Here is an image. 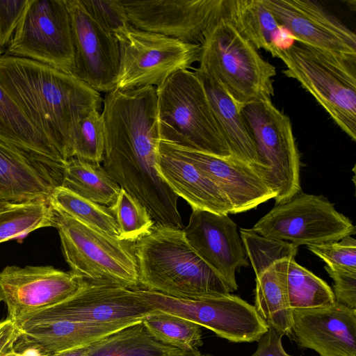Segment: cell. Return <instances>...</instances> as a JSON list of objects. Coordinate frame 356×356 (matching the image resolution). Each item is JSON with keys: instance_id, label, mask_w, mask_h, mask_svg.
Instances as JSON below:
<instances>
[{"instance_id": "7a4b0ae2", "label": "cell", "mask_w": 356, "mask_h": 356, "mask_svg": "<svg viewBox=\"0 0 356 356\" xmlns=\"http://www.w3.org/2000/svg\"><path fill=\"white\" fill-rule=\"evenodd\" d=\"M0 83L66 162L79 120L100 111V92L74 75L25 58L0 56Z\"/></svg>"}, {"instance_id": "ffe728a7", "label": "cell", "mask_w": 356, "mask_h": 356, "mask_svg": "<svg viewBox=\"0 0 356 356\" xmlns=\"http://www.w3.org/2000/svg\"><path fill=\"white\" fill-rule=\"evenodd\" d=\"M64 166L0 140V198L17 203L49 200L62 184Z\"/></svg>"}, {"instance_id": "277c9868", "label": "cell", "mask_w": 356, "mask_h": 356, "mask_svg": "<svg viewBox=\"0 0 356 356\" xmlns=\"http://www.w3.org/2000/svg\"><path fill=\"white\" fill-rule=\"evenodd\" d=\"M199 71L223 87L239 108L274 96V65L225 17L213 24L200 44Z\"/></svg>"}, {"instance_id": "7dc6e473", "label": "cell", "mask_w": 356, "mask_h": 356, "mask_svg": "<svg viewBox=\"0 0 356 356\" xmlns=\"http://www.w3.org/2000/svg\"><path fill=\"white\" fill-rule=\"evenodd\" d=\"M7 356H18L17 352L15 350L13 352H11L10 354H8Z\"/></svg>"}, {"instance_id": "b9f144b4", "label": "cell", "mask_w": 356, "mask_h": 356, "mask_svg": "<svg viewBox=\"0 0 356 356\" xmlns=\"http://www.w3.org/2000/svg\"><path fill=\"white\" fill-rule=\"evenodd\" d=\"M19 337L15 322L8 318L0 321V356H7L15 350Z\"/></svg>"}, {"instance_id": "9a60e30c", "label": "cell", "mask_w": 356, "mask_h": 356, "mask_svg": "<svg viewBox=\"0 0 356 356\" xmlns=\"http://www.w3.org/2000/svg\"><path fill=\"white\" fill-rule=\"evenodd\" d=\"M84 280L51 266H7L0 272V302L7 318L22 316L59 303L76 293Z\"/></svg>"}, {"instance_id": "ac0fdd59", "label": "cell", "mask_w": 356, "mask_h": 356, "mask_svg": "<svg viewBox=\"0 0 356 356\" xmlns=\"http://www.w3.org/2000/svg\"><path fill=\"white\" fill-rule=\"evenodd\" d=\"M183 231L195 252L221 277L231 292L236 291V271L249 264L236 225L228 214L193 210Z\"/></svg>"}, {"instance_id": "ba28073f", "label": "cell", "mask_w": 356, "mask_h": 356, "mask_svg": "<svg viewBox=\"0 0 356 356\" xmlns=\"http://www.w3.org/2000/svg\"><path fill=\"white\" fill-rule=\"evenodd\" d=\"M241 113L275 204L289 200L301 191L300 154L290 118L268 100L249 103Z\"/></svg>"}, {"instance_id": "836d02e7", "label": "cell", "mask_w": 356, "mask_h": 356, "mask_svg": "<svg viewBox=\"0 0 356 356\" xmlns=\"http://www.w3.org/2000/svg\"><path fill=\"white\" fill-rule=\"evenodd\" d=\"M119 229V240L134 243L149 234L155 222L146 207L123 188L109 207Z\"/></svg>"}, {"instance_id": "f35d334b", "label": "cell", "mask_w": 356, "mask_h": 356, "mask_svg": "<svg viewBox=\"0 0 356 356\" xmlns=\"http://www.w3.org/2000/svg\"><path fill=\"white\" fill-rule=\"evenodd\" d=\"M334 282L335 301L351 309H356V271L334 269L324 266Z\"/></svg>"}, {"instance_id": "7bdbcfd3", "label": "cell", "mask_w": 356, "mask_h": 356, "mask_svg": "<svg viewBox=\"0 0 356 356\" xmlns=\"http://www.w3.org/2000/svg\"><path fill=\"white\" fill-rule=\"evenodd\" d=\"M92 344L87 346L61 351L48 356H86L90 350Z\"/></svg>"}, {"instance_id": "9c48e42d", "label": "cell", "mask_w": 356, "mask_h": 356, "mask_svg": "<svg viewBox=\"0 0 356 356\" xmlns=\"http://www.w3.org/2000/svg\"><path fill=\"white\" fill-rule=\"evenodd\" d=\"M120 47L116 89L158 87L170 75L199 62L200 45L138 29L131 24L115 35Z\"/></svg>"}, {"instance_id": "1f68e13d", "label": "cell", "mask_w": 356, "mask_h": 356, "mask_svg": "<svg viewBox=\"0 0 356 356\" xmlns=\"http://www.w3.org/2000/svg\"><path fill=\"white\" fill-rule=\"evenodd\" d=\"M142 322L155 339L165 345L195 353L203 344L200 326L182 317L154 310Z\"/></svg>"}, {"instance_id": "7402d4cb", "label": "cell", "mask_w": 356, "mask_h": 356, "mask_svg": "<svg viewBox=\"0 0 356 356\" xmlns=\"http://www.w3.org/2000/svg\"><path fill=\"white\" fill-rule=\"evenodd\" d=\"M135 323L137 322L97 323L18 320L15 323L19 334L15 350L33 348L48 356L90 346Z\"/></svg>"}, {"instance_id": "3957f363", "label": "cell", "mask_w": 356, "mask_h": 356, "mask_svg": "<svg viewBox=\"0 0 356 356\" xmlns=\"http://www.w3.org/2000/svg\"><path fill=\"white\" fill-rule=\"evenodd\" d=\"M140 288L183 299L230 293L191 247L183 229L155 225L134 243Z\"/></svg>"}, {"instance_id": "d590c367", "label": "cell", "mask_w": 356, "mask_h": 356, "mask_svg": "<svg viewBox=\"0 0 356 356\" xmlns=\"http://www.w3.org/2000/svg\"><path fill=\"white\" fill-rule=\"evenodd\" d=\"M105 148L104 124L100 111L94 110L81 118L74 132L72 157L101 163Z\"/></svg>"}, {"instance_id": "ee69618b", "label": "cell", "mask_w": 356, "mask_h": 356, "mask_svg": "<svg viewBox=\"0 0 356 356\" xmlns=\"http://www.w3.org/2000/svg\"><path fill=\"white\" fill-rule=\"evenodd\" d=\"M17 352L18 353V356H46L33 348H27Z\"/></svg>"}, {"instance_id": "4fadbf2b", "label": "cell", "mask_w": 356, "mask_h": 356, "mask_svg": "<svg viewBox=\"0 0 356 356\" xmlns=\"http://www.w3.org/2000/svg\"><path fill=\"white\" fill-rule=\"evenodd\" d=\"M154 310L136 289L85 281L76 293L65 300L18 320L97 323L138 322Z\"/></svg>"}, {"instance_id": "d6986e66", "label": "cell", "mask_w": 356, "mask_h": 356, "mask_svg": "<svg viewBox=\"0 0 356 356\" xmlns=\"http://www.w3.org/2000/svg\"><path fill=\"white\" fill-rule=\"evenodd\" d=\"M290 337L319 356H356V309L335 302L293 309Z\"/></svg>"}, {"instance_id": "60d3db41", "label": "cell", "mask_w": 356, "mask_h": 356, "mask_svg": "<svg viewBox=\"0 0 356 356\" xmlns=\"http://www.w3.org/2000/svg\"><path fill=\"white\" fill-rule=\"evenodd\" d=\"M282 337L274 328L269 327L258 340L257 348L251 356H291L284 350Z\"/></svg>"}, {"instance_id": "30bf717a", "label": "cell", "mask_w": 356, "mask_h": 356, "mask_svg": "<svg viewBox=\"0 0 356 356\" xmlns=\"http://www.w3.org/2000/svg\"><path fill=\"white\" fill-rule=\"evenodd\" d=\"M252 229L298 247L334 242L356 232L352 221L326 198L303 193L275 204Z\"/></svg>"}, {"instance_id": "8fae6325", "label": "cell", "mask_w": 356, "mask_h": 356, "mask_svg": "<svg viewBox=\"0 0 356 356\" xmlns=\"http://www.w3.org/2000/svg\"><path fill=\"white\" fill-rule=\"evenodd\" d=\"M5 54L72 74L74 48L66 0H28Z\"/></svg>"}, {"instance_id": "8d00e7d4", "label": "cell", "mask_w": 356, "mask_h": 356, "mask_svg": "<svg viewBox=\"0 0 356 356\" xmlns=\"http://www.w3.org/2000/svg\"><path fill=\"white\" fill-rule=\"evenodd\" d=\"M80 2L97 24L114 36L130 24L123 0H80Z\"/></svg>"}, {"instance_id": "44dd1931", "label": "cell", "mask_w": 356, "mask_h": 356, "mask_svg": "<svg viewBox=\"0 0 356 356\" xmlns=\"http://www.w3.org/2000/svg\"><path fill=\"white\" fill-rule=\"evenodd\" d=\"M166 143L216 184L230 204L232 213L247 211L275 198L274 192L252 167L232 157L221 158Z\"/></svg>"}, {"instance_id": "74e56055", "label": "cell", "mask_w": 356, "mask_h": 356, "mask_svg": "<svg viewBox=\"0 0 356 356\" xmlns=\"http://www.w3.org/2000/svg\"><path fill=\"white\" fill-rule=\"evenodd\" d=\"M307 248L331 268L356 271V240L352 236Z\"/></svg>"}, {"instance_id": "4dcf8cb0", "label": "cell", "mask_w": 356, "mask_h": 356, "mask_svg": "<svg viewBox=\"0 0 356 356\" xmlns=\"http://www.w3.org/2000/svg\"><path fill=\"white\" fill-rule=\"evenodd\" d=\"M50 202L84 225L119 239L118 224L108 207L82 197L62 186L55 188Z\"/></svg>"}, {"instance_id": "7c38bea8", "label": "cell", "mask_w": 356, "mask_h": 356, "mask_svg": "<svg viewBox=\"0 0 356 356\" xmlns=\"http://www.w3.org/2000/svg\"><path fill=\"white\" fill-rule=\"evenodd\" d=\"M136 291L155 310L191 321L232 342L258 341L269 327L253 305L231 293L183 299L142 288Z\"/></svg>"}, {"instance_id": "5bb4252c", "label": "cell", "mask_w": 356, "mask_h": 356, "mask_svg": "<svg viewBox=\"0 0 356 356\" xmlns=\"http://www.w3.org/2000/svg\"><path fill=\"white\" fill-rule=\"evenodd\" d=\"M230 0H123L134 27L195 44L209 28L227 17Z\"/></svg>"}, {"instance_id": "bcb514c9", "label": "cell", "mask_w": 356, "mask_h": 356, "mask_svg": "<svg viewBox=\"0 0 356 356\" xmlns=\"http://www.w3.org/2000/svg\"><path fill=\"white\" fill-rule=\"evenodd\" d=\"M183 356H204V355H202L199 350L197 352H195L193 353L185 355Z\"/></svg>"}, {"instance_id": "f6af8a7d", "label": "cell", "mask_w": 356, "mask_h": 356, "mask_svg": "<svg viewBox=\"0 0 356 356\" xmlns=\"http://www.w3.org/2000/svg\"><path fill=\"white\" fill-rule=\"evenodd\" d=\"M16 203H17V202H10V201L0 198V213L1 212H3V211L13 207Z\"/></svg>"}, {"instance_id": "e575fe53", "label": "cell", "mask_w": 356, "mask_h": 356, "mask_svg": "<svg viewBox=\"0 0 356 356\" xmlns=\"http://www.w3.org/2000/svg\"><path fill=\"white\" fill-rule=\"evenodd\" d=\"M240 236L256 277L275 262L295 257L298 252L294 244L265 237L252 229H240Z\"/></svg>"}, {"instance_id": "ab89813d", "label": "cell", "mask_w": 356, "mask_h": 356, "mask_svg": "<svg viewBox=\"0 0 356 356\" xmlns=\"http://www.w3.org/2000/svg\"><path fill=\"white\" fill-rule=\"evenodd\" d=\"M28 0H0V46L5 51Z\"/></svg>"}, {"instance_id": "83f0119b", "label": "cell", "mask_w": 356, "mask_h": 356, "mask_svg": "<svg viewBox=\"0 0 356 356\" xmlns=\"http://www.w3.org/2000/svg\"><path fill=\"white\" fill-rule=\"evenodd\" d=\"M191 353H193L158 341L141 320L95 342L86 356H183Z\"/></svg>"}, {"instance_id": "52a82bcc", "label": "cell", "mask_w": 356, "mask_h": 356, "mask_svg": "<svg viewBox=\"0 0 356 356\" xmlns=\"http://www.w3.org/2000/svg\"><path fill=\"white\" fill-rule=\"evenodd\" d=\"M54 208V227L71 272L84 281L140 288L134 243L104 234Z\"/></svg>"}, {"instance_id": "6da1fadb", "label": "cell", "mask_w": 356, "mask_h": 356, "mask_svg": "<svg viewBox=\"0 0 356 356\" xmlns=\"http://www.w3.org/2000/svg\"><path fill=\"white\" fill-rule=\"evenodd\" d=\"M102 106V166L149 211L168 206L176 195L159 172L161 139L156 87L115 88L106 93Z\"/></svg>"}, {"instance_id": "f1b7e54d", "label": "cell", "mask_w": 356, "mask_h": 356, "mask_svg": "<svg viewBox=\"0 0 356 356\" xmlns=\"http://www.w3.org/2000/svg\"><path fill=\"white\" fill-rule=\"evenodd\" d=\"M60 186L82 197L108 207L115 203L121 188L101 163L76 157L66 161Z\"/></svg>"}, {"instance_id": "cb8c5ba5", "label": "cell", "mask_w": 356, "mask_h": 356, "mask_svg": "<svg viewBox=\"0 0 356 356\" xmlns=\"http://www.w3.org/2000/svg\"><path fill=\"white\" fill-rule=\"evenodd\" d=\"M191 70L202 83L231 156L252 167L264 179V168L241 108L218 82L197 68Z\"/></svg>"}, {"instance_id": "c3c4849f", "label": "cell", "mask_w": 356, "mask_h": 356, "mask_svg": "<svg viewBox=\"0 0 356 356\" xmlns=\"http://www.w3.org/2000/svg\"><path fill=\"white\" fill-rule=\"evenodd\" d=\"M4 51V50L0 46V56L3 54V52Z\"/></svg>"}, {"instance_id": "d4e9b609", "label": "cell", "mask_w": 356, "mask_h": 356, "mask_svg": "<svg viewBox=\"0 0 356 356\" xmlns=\"http://www.w3.org/2000/svg\"><path fill=\"white\" fill-rule=\"evenodd\" d=\"M289 259L275 262L256 277L254 307L266 323L283 336H291L293 309L285 289V275Z\"/></svg>"}, {"instance_id": "4316f807", "label": "cell", "mask_w": 356, "mask_h": 356, "mask_svg": "<svg viewBox=\"0 0 356 356\" xmlns=\"http://www.w3.org/2000/svg\"><path fill=\"white\" fill-rule=\"evenodd\" d=\"M0 140L65 164L47 138L32 124L0 83Z\"/></svg>"}, {"instance_id": "f546056e", "label": "cell", "mask_w": 356, "mask_h": 356, "mask_svg": "<svg viewBox=\"0 0 356 356\" xmlns=\"http://www.w3.org/2000/svg\"><path fill=\"white\" fill-rule=\"evenodd\" d=\"M285 289L292 309L323 307L336 302L330 286L324 280L299 265L295 257L288 259Z\"/></svg>"}, {"instance_id": "681fc988", "label": "cell", "mask_w": 356, "mask_h": 356, "mask_svg": "<svg viewBox=\"0 0 356 356\" xmlns=\"http://www.w3.org/2000/svg\"><path fill=\"white\" fill-rule=\"evenodd\" d=\"M204 356H213V355H211V354H207V355H204Z\"/></svg>"}, {"instance_id": "2e32d148", "label": "cell", "mask_w": 356, "mask_h": 356, "mask_svg": "<svg viewBox=\"0 0 356 356\" xmlns=\"http://www.w3.org/2000/svg\"><path fill=\"white\" fill-rule=\"evenodd\" d=\"M74 48L72 74L95 90L108 92L115 88L120 68V47L87 13L80 0H66Z\"/></svg>"}, {"instance_id": "e0dca14e", "label": "cell", "mask_w": 356, "mask_h": 356, "mask_svg": "<svg viewBox=\"0 0 356 356\" xmlns=\"http://www.w3.org/2000/svg\"><path fill=\"white\" fill-rule=\"evenodd\" d=\"M298 42L339 56L356 57L355 33L318 2L262 0Z\"/></svg>"}, {"instance_id": "484cf974", "label": "cell", "mask_w": 356, "mask_h": 356, "mask_svg": "<svg viewBox=\"0 0 356 356\" xmlns=\"http://www.w3.org/2000/svg\"><path fill=\"white\" fill-rule=\"evenodd\" d=\"M257 50L264 49L275 57L282 48V28L262 0H230L226 17Z\"/></svg>"}, {"instance_id": "5b68a950", "label": "cell", "mask_w": 356, "mask_h": 356, "mask_svg": "<svg viewBox=\"0 0 356 356\" xmlns=\"http://www.w3.org/2000/svg\"><path fill=\"white\" fill-rule=\"evenodd\" d=\"M161 140L221 158L232 157L200 78L182 70L156 88Z\"/></svg>"}, {"instance_id": "d6a6232c", "label": "cell", "mask_w": 356, "mask_h": 356, "mask_svg": "<svg viewBox=\"0 0 356 356\" xmlns=\"http://www.w3.org/2000/svg\"><path fill=\"white\" fill-rule=\"evenodd\" d=\"M54 208L50 200L16 203L0 213V243L23 238L45 227H54Z\"/></svg>"}, {"instance_id": "8992f818", "label": "cell", "mask_w": 356, "mask_h": 356, "mask_svg": "<svg viewBox=\"0 0 356 356\" xmlns=\"http://www.w3.org/2000/svg\"><path fill=\"white\" fill-rule=\"evenodd\" d=\"M285 76L296 79L350 139L356 140V57H344L298 42L276 53Z\"/></svg>"}, {"instance_id": "603a6c76", "label": "cell", "mask_w": 356, "mask_h": 356, "mask_svg": "<svg viewBox=\"0 0 356 356\" xmlns=\"http://www.w3.org/2000/svg\"><path fill=\"white\" fill-rule=\"evenodd\" d=\"M159 172L172 191L193 210L232 213V208L216 184L199 168L160 140Z\"/></svg>"}]
</instances>
